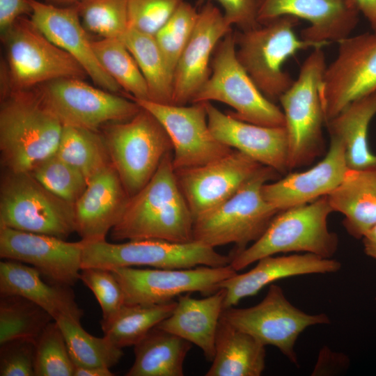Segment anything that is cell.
<instances>
[{
    "mask_svg": "<svg viewBox=\"0 0 376 376\" xmlns=\"http://www.w3.org/2000/svg\"><path fill=\"white\" fill-rule=\"evenodd\" d=\"M34 88L63 125L100 131L107 123L131 119L141 109L134 100L81 79L61 78Z\"/></svg>",
    "mask_w": 376,
    "mask_h": 376,
    "instance_id": "cell-12",
    "label": "cell"
},
{
    "mask_svg": "<svg viewBox=\"0 0 376 376\" xmlns=\"http://www.w3.org/2000/svg\"><path fill=\"white\" fill-rule=\"evenodd\" d=\"M340 268L337 260L310 253L264 257L249 272H237L220 283L219 288L226 292L224 308L235 306L241 299L256 295L276 281L304 274L335 273Z\"/></svg>",
    "mask_w": 376,
    "mask_h": 376,
    "instance_id": "cell-25",
    "label": "cell"
},
{
    "mask_svg": "<svg viewBox=\"0 0 376 376\" xmlns=\"http://www.w3.org/2000/svg\"><path fill=\"white\" fill-rule=\"evenodd\" d=\"M194 217L178 185L173 152L167 153L150 181L130 197L111 237L116 241L160 240L185 243L193 240Z\"/></svg>",
    "mask_w": 376,
    "mask_h": 376,
    "instance_id": "cell-1",
    "label": "cell"
},
{
    "mask_svg": "<svg viewBox=\"0 0 376 376\" xmlns=\"http://www.w3.org/2000/svg\"><path fill=\"white\" fill-rule=\"evenodd\" d=\"M56 154L81 171L88 182L111 164L100 131L63 125Z\"/></svg>",
    "mask_w": 376,
    "mask_h": 376,
    "instance_id": "cell-34",
    "label": "cell"
},
{
    "mask_svg": "<svg viewBox=\"0 0 376 376\" xmlns=\"http://www.w3.org/2000/svg\"><path fill=\"white\" fill-rule=\"evenodd\" d=\"M326 68L322 49H313L297 79L279 99L288 135L289 171L310 165L324 152L325 118L320 87Z\"/></svg>",
    "mask_w": 376,
    "mask_h": 376,
    "instance_id": "cell-5",
    "label": "cell"
},
{
    "mask_svg": "<svg viewBox=\"0 0 376 376\" xmlns=\"http://www.w3.org/2000/svg\"><path fill=\"white\" fill-rule=\"evenodd\" d=\"M119 282L127 304H159L174 301L185 293L210 295L224 280L237 272L230 265L198 266L187 269H140L134 267L111 270Z\"/></svg>",
    "mask_w": 376,
    "mask_h": 376,
    "instance_id": "cell-14",
    "label": "cell"
},
{
    "mask_svg": "<svg viewBox=\"0 0 376 376\" xmlns=\"http://www.w3.org/2000/svg\"><path fill=\"white\" fill-rule=\"evenodd\" d=\"M28 0H0V31H6L19 17L30 16Z\"/></svg>",
    "mask_w": 376,
    "mask_h": 376,
    "instance_id": "cell-46",
    "label": "cell"
},
{
    "mask_svg": "<svg viewBox=\"0 0 376 376\" xmlns=\"http://www.w3.org/2000/svg\"><path fill=\"white\" fill-rule=\"evenodd\" d=\"M1 36L6 56L1 86L25 90L58 79H84L88 76L82 66L51 42L29 16L17 19Z\"/></svg>",
    "mask_w": 376,
    "mask_h": 376,
    "instance_id": "cell-7",
    "label": "cell"
},
{
    "mask_svg": "<svg viewBox=\"0 0 376 376\" xmlns=\"http://www.w3.org/2000/svg\"><path fill=\"white\" fill-rule=\"evenodd\" d=\"M95 54L103 68L126 95L148 100L146 81L133 56L119 38L92 40Z\"/></svg>",
    "mask_w": 376,
    "mask_h": 376,
    "instance_id": "cell-35",
    "label": "cell"
},
{
    "mask_svg": "<svg viewBox=\"0 0 376 376\" xmlns=\"http://www.w3.org/2000/svg\"><path fill=\"white\" fill-rule=\"evenodd\" d=\"M338 44L320 87L325 123L351 102L376 91V32L350 36Z\"/></svg>",
    "mask_w": 376,
    "mask_h": 376,
    "instance_id": "cell-15",
    "label": "cell"
},
{
    "mask_svg": "<svg viewBox=\"0 0 376 376\" xmlns=\"http://www.w3.org/2000/svg\"><path fill=\"white\" fill-rule=\"evenodd\" d=\"M332 212L327 196L279 212L258 240L229 255V265L238 272L264 257L289 252L331 258L338 246V235L328 228Z\"/></svg>",
    "mask_w": 376,
    "mask_h": 376,
    "instance_id": "cell-3",
    "label": "cell"
},
{
    "mask_svg": "<svg viewBox=\"0 0 376 376\" xmlns=\"http://www.w3.org/2000/svg\"><path fill=\"white\" fill-rule=\"evenodd\" d=\"M184 0H130L127 28L155 36Z\"/></svg>",
    "mask_w": 376,
    "mask_h": 376,
    "instance_id": "cell-43",
    "label": "cell"
},
{
    "mask_svg": "<svg viewBox=\"0 0 376 376\" xmlns=\"http://www.w3.org/2000/svg\"><path fill=\"white\" fill-rule=\"evenodd\" d=\"M225 296L223 288L203 299L191 297L190 293L182 294L178 297L171 314L156 327L194 344L203 351L205 359L212 361Z\"/></svg>",
    "mask_w": 376,
    "mask_h": 376,
    "instance_id": "cell-27",
    "label": "cell"
},
{
    "mask_svg": "<svg viewBox=\"0 0 376 376\" xmlns=\"http://www.w3.org/2000/svg\"><path fill=\"white\" fill-rule=\"evenodd\" d=\"M75 364L58 322L52 321L36 340V376H73Z\"/></svg>",
    "mask_w": 376,
    "mask_h": 376,
    "instance_id": "cell-40",
    "label": "cell"
},
{
    "mask_svg": "<svg viewBox=\"0 0 376 376\" xmlns=\"http://www.w3.org/2000/svg\"><path fill=\"white\" fill-rule=\"evenodd\" d=\"M0 227L66 240L76 231L74 205L49 191L31 173L3 170Z\"/></svg>",
    "mask_w": 376,
    "mask_h": 376,
    "instance_id": "cell-10",
    "label": "cell"
},
{
    "mask_svg": "<svg viewBox=\"0 0 376 376\" xmlns=\"http://www.w3.org/2000/svg\"><path fill=\"white\" fill-rule=\"evenodd\" d=\"M36 340L16 338L0 345L1 376H36Z\"/></svg>",
    "mask_w": 376,
    "mask_h": 376,
    "instance_id": "cell-44",
    "label": "cell"
},
{
    "mask_svg": "<svg viewBox=\"0 0 376 376\" xmlns=\"http://www.w3.org/2000/svg\"><path fill=\"white\" fill-rule=\"evenodd\" d=\"M83 243L81 269L147 266L159 269H187L198 266L221 267L230 256L199 242H171L160 240H134L119 244L106 240Z\"/></svg>",
    "mask_w": 376,
    "mask_h": 376,
    "instance_id": "cell-11",
    "label": "cell"
},
{
    "mask_svg": "<svg viewBox=\"0 0 376 376\" xmlns=\"http://www.w3.org/2000/svg\"><path fill=\"white\" fill-rule=\"evenodd\" d=\"M221 318L264 345L276 347L292 363H297L295 350L299 336L308 327L330 323L324 313L308 314L292 304L283 289L271 284L258 304L248 308H224Z\"/></svg>",
    "mask_w": 376,
    "mask_h": 376,
    "instance_id": "cell-13",
    "label": "cell"
},
{
    "mask_svg": "<svg viewBox=\"0 0 376 376\" xmlns=\"http://www.w3.org/2000/svg\"><path fill=\"white\" fill-rule=\"evenodd\" d=\"M48 4L65 7L77 4L80 0H38Z\"/></svg>",
    "mask_w": 376,
    "mask_h": 376,
    "instance_id": "cell-50",
    "label": "cell"
},
{
    "mask_svg": "<svg viewBox=\"0 0 376 376\" xmlns=\"http://www.w3.org/2000/svg\"><path fill=\"white\" fill-rule=\"evenodd\" d=\"M130 0H80L76 5L87 31L102 38H120L127 29Z\"/></svg>",
    "mask_w": 376,
    "mask_h": 376,
    "instance_id": "cell-38",
    "label": "cell"
},
{
    "mask_svg": "<svg viewBox=\"0 0 376 376\" xmlns=\"http://www.w3.org/2000/svg\"><path fill=\"white\" fill-rule=\"evenodd\" d=\"M28 2L31 8L29 17L36 27L51 42L71 55L97 86L114 93L121 91L97 60L76 5L61 7L38 0Z\"/></svg>",
    "mask_w": 376,
    "mask_h": 376,
    "instance_id": "cell-20",
    "label": "cell"
},
{
    "mask_svg": "<svg viewBox=\"0 0 376 376\" xmlns=\"http://www.w3.org/2000/svg\"><path fill=\"white\" fill-rule=\"evenodd\" d=\"M100 130L111 162L130 197L150 181L164 156L173 152L163 125L142 107L131 119L107 123Z\"/></svg>",
    "mask_w": 376,
    "mask_h": 376,
    "instance_id": "cell-8",
    "label": "cell"
},
{
    "mask_svg": "<svg viewBox=\"0 0 376 376\" xmlns=\"http://www.w3.org/2000/svg\"><path fill=\"white\" fill-rule=\"evenodd\" d=\"M29 173L49 191L73 205L88 185L82 173L56 153L40 162Z\"/></svg>",
    "mask_w": 376,
    "mask_h": 376,
    "instance_id": "cell-39",
    "label": "cell"
},
{
    "mask_svg": "<svg viewBox=\"0 0 376 376\" xmlns=\"http://www.w3.org/2000/svg\"><path fill=\"white\" fill-rule=\"evenodd\" d=\"M176 301L159 304H127L108 322L100 323L104 336L118 347L134 346L148 332L167 318Z\"/></svg>",
    "mask_w": 376,
    "mask_h": 376,
    "instance_id": "cell-33",
    "label": "cell"
},
{
    "mask_svg": "<svg viewBox=\"0 0 376 376\" xmlns=\"http://www.w3.org/2000/svg\"><path fill=\"white\" fill-rule=\"evenodd\" d=\"M110 368L99 366H75L73 376H113Z\"/></svg>",
    "mask_w": 376,
    "mask_h": 376,
    "instance_id": "cell-48",
    "label": "cell"
},
{
    "mask_svg": "<svg viewBox=\"0 0 376 376\" xmlns=\"http://www.w3.org/2000/svg\"><path fill=\"white\" fill-rule=\"evenodd\" d=\"M265 357V345L221 318L214 357L205 376H260Z\"/></svg>",
    "mask_w": 376,
    "mask_h": 376,
    "instance_id": "cell-29",
    "label": "cell"
},
{
    "mask_svg": "<svg viewBox=\"0 0 376 376\" xmlns=\"http://www.w3.org/2000/svg\"><path fill=\"white\" fill-rule=\"evenodd\" d=\"M79 279L92 291L100 306L102 313L100 323L109 321L125 304L122 288L111 270L82 269Z\"/></svg>",
    "mask_w": 376,
    "mask_h": 376,
    "instance_id": "cell-42",
    "label": "cell"
},
{
    "mask_svg": "<svg viewBox=\"0 0 376 376\" xmlns=\"http://www.w3.org/2000/svg\"><path fill=\"white\" fill-rule=\"evenodd\" d=\"M361 240L365 253L376 260V224L367 230Z\"/></svg>",
    "mask_w": 376,
    "mask_h": 376,
    "instance_id": "cell-49",
    "label": "cell"
},
{
    "mask_svg": "<svg viewBox=\"0 0 376 376\" xmlns=\"http://www.w3.org/2000/svg\"><path fill=\"white\" fill-rule=\"evenodd\" d=\"M53 320L46 311L24 297L1 296L0 345L16 338L36 340Z\"/></svg>",
    "mask_w": 376,
    "mask_h": 376,
    "instance_id": "cell-36",
    "label": "cell"
},
{
    "mask_svg": "<svg viewBox=\"0 0 376 376\" xmlns=\"http://www.w3.org/2000/svg\"><path fill=\"white\" fill-rule=\"evenodd\" d=\"M60 326L75 366H99L111 368L122 358V348L104 336H94L81 326L80 322L61 318L55 320Z\"/></svg>",
    "mask_w": 376,
    "mask_h": 376,
    "instance_id": "cell-37",
    "label": "cell"
},
{
    "mask_svg": "<svg viewBox=\"0 0 376 376\" xmlns=\"http://www.w3.org/2000/svg\"><path fill=\"white\" fill-rule=\"evenodd\" d=\"M263 166L233 149L206 164L175 171L194 221L230 198Z\"/></svg>",
    "mask_w": 376,
    "mask_h": 376,
    "instance_id": "cell-17",
    "label": "cell"
},
{
    "mask_svg": "<svg viewBox=\"0 0 376 376\" xmlns=\"http://www.w3.org/2000/svg\"><path fill=\"white\" fill-rule=\"evenodd\" d=\"M298 19L285 15L246 31H234L236 56L261 93L273 102L294 80L283 64L297 52L322 48L323 44L304 40L295 32Z\"/></svg>",
    "mask_w": 376,
    "mask_h": 376,
    "instance_id": "cell-6",
    "label": "cell"
},
{
    "mask_svg": "<svg viewBox=\"0 0 376 376\" xmlns=\"http://www.w3.org/2000/svg\"><path fill=\"white\" fill-rule=\"evenodd\" d=\"M231 30L232 26L212 2L202 6L194 31L175 69L173 104L191 103L210 75L212 54L217 44Z\"/></svg>",
    "mask_w": 376,
    "mask_h": 376,
    "instance_id": "cell-21",
    "label": "cell"
},
{
    "mask_svg": "<svg viewBox=\"0 0 376 376\" xmlns=\"http://www.w3.org/2000/svg\"><path fill=\"white\" fill-rule=\"evenodd\" d=\"M376 32V0H352Z\"/></svg>",
    "mask_w": 376,
    "mask_h": 376,
    "instance_id": "cell-47",
    "label": "cell"
},
{
    "mask_svg": "<svg viewBox=\"0 0 376 376\" xmlns=\"http://www.w3.org/2000/svg\"><path fill=\"white\" fill-rule=\"evenodd\" d=\"M83 243L0 227V256L31 265L50 282L72 286L80 279Z\"/></svg>",
    "mask_w": 376,
    "mask_h": 376,
    "instance_id": "cell-18",
    "label": "cell"
},
{
    "mask_svg": "<svg viewBox=\"0 0 376 376\" xmlns=\"http://www.w3.org/2000/svg\"><path fill=\"white\" fill-rule=\"evenodd\" d=\"M205 107L210 129L218 141L281 175L289 172L285 126L268 127L245 122L221 111L210 102H205Z\"/></svg>",
    "mask_w": 376,
    "mask_h": 376,
    "instance_id": "cell-23",
    "label": "cell"
},
{
    "mask_svg": "<svg viewBox=\"0 0 376 376\" xmlns=\"http://www.w3.org/2000/svg\"><path fill=\"white\" fill-rule=\"evenodd\" d=\"M349 169L342 142L330 136L329 150L321 161L306 171L264 184L262 194L279 211L308 203L336 189Z\"/></svg>",
    "mask_w": 376,
    "mask_h": 376,
    "instance_id": "cell-22",
    "label": "cell"
},
{
    "mask_svg": "<svg viewBox=\"0 0 376 376\" xmlns=\"http://www.w3.org/2000/svg\"><path fill=\"white\" fill-rule=\"evenodd\" d=\"M134 347V361L126 376H183L191 343L155 327Z\"/></svg>",
    "mask_w": 376,
    "mask_h": 376,
    "instance_id": "cell-31",
    "label": "cell"
},
{
    "mask_svg": "<svg viewBox=\"0 0 376 376\" xmlns=\"http://www.w3.org/2000/svg\"><path fill=\"white\" fill-rule=\"evenodd\" d=\"M211 73L191 103L217 101L231 107L227 112L239 120L268 127L285 126L284 115L258 89L236 56L234 31L217 44L210 62Z\"/></svg>",
    "mask_w": 376,
    "mask_h": 376,
    "instance_id": "cell-9",
    "label": "cell"
},
{
    "mask_svg": "<svg viewBox=\"0 0 376 376\" xmlns=\"http://www.w3.org/2000/svg\"><path fill=\"white\" fill-rule=\"evenodd\" d=\"M212 1L220 4L224 18L230 26L246 31L260 25L257 19L256 0H197L196 6H202Z\"/></svg>",
    "mask_w": 376,
    "mask_h": 376,
    "instance_id": "cell-45",
    "label": "cell"
},
{
    "mask_svg": "<svg viewBox=\"0 0 376 376\" xmlns=\"http://www.w3.org/2000/svg\"><path fill=\"white\" fill-rule=\"evenodd\" d=\"M198 15V10L184 1L154 36L173 76L179 58L194 31Z\"/></svg>",
    "mask_w": 376,
    "mask_h": 376,
    "instance_id": "cell-41",
    "label": "cell"
},
{
    "mask_svg": "<svg viewBox=\"0 0 376 376\" xmlns=\"http://www.w3.org/2000/svg\"><path fill=\"white\" fill-rule=\"evenodd\" d=\"M33 266L9 259L0 263V295L24 297L46 311L54 319L81 322L83 311L70 286L47 282Z\"/></svg>",
    "mask_w": 376,
    "mask_h": 376,
    "instance_id": "cell-26",
    "label": "cell"
},
{
    "mask_svg": "<svg viewBox=\"0 0 376 376\" xmlns=\"http://www.w3.org/2000/svg\"><path fill=\"white\" fill-rule=\"evenodd\" d=\"M125 96L149 111L164 127L173 146L175 171L206 164L233 150L213 136L205 102L175 105Z\"/></svg>",
    "mask_w": 376,
    "mask_h": 376,
    "instance_id": "cell-16",
    "label": "cell"
},
{
    "mask_svg": "<svg viewBox=\"0 0 376 376\" xmlns=\"http://www.w3.org/2000/svg\"><path fill=\"white\" fill-rule=\"evenodd\" d=\"M63 125L35 88L1 87L0 153L3 170L29 173L56 152Z\"/></svg>",
    "mask_w": 376,
    "mask_h": 376,
    "instance_id": "cell-2",
    "label": "cell"
},
{
    "mask_svg": "<svg viewBox=\"0 0 376 376\" xmlns=\"http://www.w3.org/2000/svg\"><path fill=\"white\" fill-rule=\"evenodd\" d=\"M280 175L263 166L230 198L194 219L193 240L213 248L234 244L231 253L256 242L280 212L264 198L262 187Z\"/></svg>",
    "mask_w": 376,
    "mask_h": 376,
    "instance_id": "cell-4",
    "label": "cell"
},
{
    "mask_svg": "<svg viewBox=\"0 0 376 376\" xmlns=\"http://www.w3.org/2000/svg\"><path fill=\"white\" fill-rule=\"evenodd\" d=\"M375 115L376 91L351 102L325 123L329 136L342 142L350 169L376 166V154L368 143V129Z\"/></svg>",
    "mask_w": 376,
    "mask_h": 376,
    "instance_id": "cell-30",
    "label": "cell"
},
{
    "mask_svg": "<svg viewBox=\"0 0 376 376\" xmlns=\"http://www.w3.org/2000/svg\"><path fill=\"white\" fill-rule=\"evenodd\" d=\"M256 4L260 24L285 15L303 19L309 26L300 38L325 45L350 36L360 14L352 0H256Z\"/></svg>",
    "mask_w": 376,
    "mask_h": 376,
    "instance_id": "cell-19",
    "label": "cell"
},
{
    "mask_svg": "<svg viewBox=\"0 0 376 376\" xmlns=\"http://www.w3.org/2000/svg\"><path fill=\"white\" fill-rule=\"evenodd\" d=\"M129 199L111 164L88 181L74 204L75 232L84 241L105 240L120 219Z\"/></svg>",
    "mask_w": 376,
    "mask_h": 376,
    "instance_id": "cell-24",
    "label": "cell"
},
{
    "mask_svg": "<svg viewBox=\"0 0 376 376\" xmlns=\"http://www.w3.org/2000/svg\"><path fill=\"white\" fill-rule=\"evenodd\" d=\"M119 38L133 56L146 81L148 100L173 104V73L169 70L155 36L127 28Z\"/></svg>",
    "mask_w": 376,
    "mask_h": 376,
    "instance_id": "cell-32",
    "label": "cell"
},
{
    "mask_svg": "<svg viewBox=\"0 0 376 376\" xmlns=\"http://www.w3.org/2000/svg\"><path fill=\"white\" fill-rule=\"evenodd\" d=\"M327 196L333 212L344 216L343 225L347 233L361 239L376 224V166L349 169Z\"/></svg>",
    "mask_w": 376,
    "mask_h": 376,
    "instance_id": "cell-28",
    "label": "cell"
}]
</instances>
